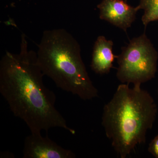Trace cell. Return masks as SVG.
<instances>
[{
	"label": "cell",
	"instance_id": "1",
	"mask_svg": "<svg viewBox=\"0 0 158 158\" xmlns=\"http://www.w3.org/2000/svg\"><path fill=\"white\" fill-rule=\"evenodd\" d=\"M44 76L37 53L29 49L23 34L19 52H6L1 59L0 93L13 115L25 123L31 133L59 127L73 135L74 130L56 108V95L44 85Z\"/></svg>",
	"mask_w": 158,
	"mask_h": 158
},
{
	"label": "cell",
	"instance_id": "2",
	"mask_svg": "<svg viewBox=\"0 0 158 158\" xmlns=\"http://www.w3.org/2000/svg\"><path fill=\"white\" fill-rule=\"evenodd\" d=\"M141 85L122 84L103 108L102 125L112 147L125 158L138 144L146 141L148 131L155 121L157 107Z\"/></svg>",
	"mask_w": 158,
	"mask_h": 158
},
{
	"label": "cell",
	"instance_id": "3",
	"mask_svg": "<svg viewBox=\"0 0 158 158\" xmlns=\"http://www.w3.org/2000/svg\"><path fill=\"white\" fill-rule=\"evenodd\" d=\"M37 56L44 75L52 79L58 88L83 100L98 96L82 60L80 44L65 29L44 31Z\"/></svg>",
	"mask_w": 158,
	"mask_h": 158
},
{
	"label": "cell",
	"instance_id": "4",
	"mask_svg": "<svg viewBox=\"0 0 158 158\" xmlns=\"http://www.w3.org/2000/svg\"><path fill=\"white\" fill-rule=\"evenodd\" d=\"M158 54L145 33L130 40L117 56L116 77L122 84L141 85L155 76Z\"/></svg>",
	"mask_w": 158,
	"mask_h": 158
},
{
	"label": "cell",
	"instance_id": "5",
	"mask_svg": "<svg viewBox=\"0 0 158 158\" xmlns=\"http://www.w3.org/2000/svg\"><path fill=\"white\" fill-rule=\"evenodd\" d=\"M23 158H74V153L65 149L51 140L48 136L43 137L41 133L27 136L24 142Z\"/></svg>",
	"mask_w": 158,
	"mask_h": 158
},
{
	"label": "cell",
	"instance_id": "6",
	"mask_svg": "<svg viewBox=\"0 0 158 158\" xmlns=\"http://www.w3.org/2000/svg\"><path fill=\"white\" fill-rule=\"evenodd\" d=\"M99 17L125 32L136 19L139 7H132L123 0H102L97 6Z\"/></svg>",
	"mask_w": 158,
	"mask_h": 158
},
{
	"label": "cell",
	"instance_id": "7",
	"mask_svg": "<svg viewBox=\"0 0 158 158\" xmlns=\"http://www.w3.org/2000/svg\"><path fill=\"white\" fill-rule=\"evenodd\" d=\"M113 43L104 36H100L94 43L91 60V69L99 74H107L113 67L117 56L113 53Z\"/></svg>",
	"mask_w": 158,
	"mask_h": 158
},
{
	"label": "cell",
	"instance_id": "8",
	"mask_svg": "<svg viewBox=\"0 0 158 158\" xmlns=\"http://www.w3.org/2000/svg\"><path fill=\"white\" fill-rule=\"evenodd\" d=\"M138 6L144 10L141 19L145 27L150 23L158 20V0H140Z\"/></svg>",
	"mask_w": 158,
	"mask_h": 158
},
{
	"label": "cell",
	"instance_id": "9",
	"mask_svg": "<svg viewBox=\"0 0 158 158\" xmlns=\"http://www.w3.org/2000/svg\"><path fill=\"white\" fill-rule=\"evenodd\" d=\"M148 150L155 157L158 158V135L156 136L150 143Z\"/></svg>",
	"mask_w": 158,
	"mask_h": 158
},
{
	"label": "cell",
	"instance_id": "10",
	"mask_svg": "<svg viewBox=\"0 0 158 158\" xmlns=\"http://www.w3.org/2000/svg\"></svg>",
	"mask_w": 158,
	"mask_h": 158
}]
</instances>
